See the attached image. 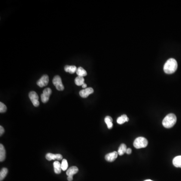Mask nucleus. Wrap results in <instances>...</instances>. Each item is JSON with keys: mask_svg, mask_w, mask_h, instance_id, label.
<instances>
[{"mask_svg": "<svg viewBox=\"0 0 181 181\" xmlns=\"http://www.w3.org/2000/svg\"><path fill=\"white\" fill-rule=\"evenodd\" d=\"M73 176H70L67 177V180L68 181H73Z\"/></svg>", "mask_w": 181, "mask_h": 181, "instance_id": "26", "label": "nucleus"}, {"mask_svg": "<svg viewBox=\"0 0 181 181\" xmlns=\"http://www.w3.org/2000/svg\"><path fill=\"white\" fill-rule=\"evenodd\" d=\"M129 121V118L127 117V116L126 115H122L121 116L118 118L117 120V122L119 124H122L126 122H128Z\"/></svg>", "mask_w": 181, "mask_h": 181, "instance_id": "18", "label": "nucleus"}, {"mask_svg": "<svg viewBox=\"0 0 181 181\" xmlns=\"http://www.w3.org/2000/svg\"><path fill=\"white\" fill-rule=\"evenodd\" d=\"M127 149L126 145L124 143H122L119 146V149L118 150V154H119V156H122L125 153H126Z\"/></svg>", "mask_w": 181, "mask_h": 181, "instance_id": "19", "label": "nucleus"}, {"mask_svg": "<svg viewBox=\"0 0 181 181\" xmlns=\"http://www.w3.org/2000/svg\"><path fill=\"white\" fill-rule=\"evenodd\" d=\"M5 132V130L4 129V128L3 127H2V126H0V135L2 136V135H3L4 133Z\"/></svg>", "mask_w": 181, "mask_h": 181, "instance_id": "24", "label": "nucleus"}, {"mask_svg": "<svg viewBox=\"0 0 181 181\" xmlns=\"http://www.w3.org/2000/svg\"><path fill=\"white\" fill-rule=\"evenodd\" d=\"M52 90L50 88L45 89L43 91V93L41 95V99L43 103H46L49 100V97L51 94Z\"/></svg>", "mask_w": 181, "mask_h": 181, "instance_id": "6", "label": "nucleus"}, {"mask_svg": "<svg viewBox=\"0 0 181 181\" xmlns=\"http://www.w3.org/2000/svg\"><path fill=\"white\" fill-rule=\"evenodd\" d=\"M148 145L147 140L143 137H139L136 138L134 141L133 146L137 149L145 148Z\"/></svg>", "mask_w": 181, "mask_h": 181, "instance_id": "3", "label": "nucleus"}, {"mask_svg": "<svg viewBox=\"0 0 181 181\" xmlns=\"http://www.w3.org/2000/svg\"><path fill=\"white\" fill-rule=\"evenodd\" d=\"M82 88H85V89H86L87 87V85L86 84L84 83V84L83 85H82Z\"/></svg>", "mask_w": 181, "mask_h": 181, "instance_id": "27", "label": "nucleus"}, {"mask_svg": "<svg viewBox=\"0 0 181 181\" xmlns=\"http://www.w3.org/2000/svg\"><path fill=\"white\" fill-rule=\"evenodd\" d=\"M178 63L174 58H169L166 61L163 67V71L167 74H172L177 71Z\"/></svg>", "mask_w": 181, "mask_h": 181, "instance_id": "1", "label": "nucleus"}, {"mask_svg": "<svg viewBox=\"0 0 181 181\" xmlns=\"http://www.w3.org/2000/svg\"><path fill=\"white\" fill-rule=\"evenodd\" d=\"M84 82H85V79L84 77H79V76H77L74 80V83L76 84V85H77L78 86H82L85 83Z\"/></svg>", "mask_w": 181, "mask_h": 181, "instance_id": "20", "label": "nucleus"}, {"mask_svg": "<svg viewBox=\"0 0 181 181\" xmlns=\"http://www.w3.org/2000/svg\"><path fill=\"white\" fill-rule=\"evenodd\" d=\"M177 122V117L175 115L171 113L167 115L163 120V125L166 128H171L175 125Z\"/></svg>", "mask_w": 181, "mask_h": 181, "instance_id": "2", "label": "nucleus"}, {"mask_svg": "<svg viewBox=\"0 0 181 181\" xmlns=\"http://www.w3.org/2000/svg\"><path fill=\"white\" fill-rule=\"evenodd\" d=\"M77 70V68L75 65H65L64 67V71L66 72L70 73L71 74H74Z\"/></svg>", "mask_w": 181, "mask_h": 181, "instance_id": "13", "label": "nucleus"}, {"mask_svg": "<svg viewBox=\"0 0 181 181\" xmlns=\"http://www.w3.org/2000/svg\"><path fill=\"white\" fill-rule=\"evenodd\" d=\"M78 172H79L78 168L77 166H73L67 169L66 174H67V175L68 176H73L74 175L77 174Z\"/></svg>", "mask_w": 181, "mask_h": 181, "instance_id": "12", "label": "nucleus"}, {"mask_svg": "<svg viewBox=\"0 0 181 181\" xmlns=\"http://www.w3.org/2000/svg\"><path fill=\"white\" fill-rule=\"evenodd\" d=\"M46 160H61L62 159V156L61 154H53L51 153H48L46 154L45 156Z\"/></svg>", "mask_w": 181, "mask_h": 181, "instance_id": "8", "label": "nucleus"}, {"mask_svg": "<svg viewBox=\"0 0 181 181\" xmlns=\"http://www.w3.org/2000/svg\"><path fill=\"white\" fill-rule=\"evenodd\" d=\"M6 159V150L3 144H0V161L2 162Z\"/></svg>", "mask_w": 181, "mask_h": 181, "instance_id": "14", "label": "nucleus"}, {"mask_svg": "<svg viewBox=\"0 0 181 181\" xmlns=\"http://www.w3.org/2000/svg\"><path fill=\"white\" fill-rule=\"evenodd\" d=\"M52 83L55 86V88L58 90H64V86L62 83L61 79L59 76H56L54 77Z\"/></svg>", "mask_w": 181, "mask_h": 181, "instance_id": "4", "label": "nucleus"}, {"mask_svg": "<svg viewBox=\"0 0 181 181\" xmlns=\"http://www.w3.org/2000/svg\"><path fill=\"white\" fill-rule=\"evenodd\" d=\"M152 181V180H145V181Z\"/></svg>", "mask_w": 181, "mask_h": 181, "instance_id": "28", "label": "nucleus"}, {"mask_svg": "<svg viewBox=\"0 0 181 181\" xmlns=\"http://www.w3.org/2000/svg\"><path fill=\"white\" fill-rule=\"evenodd\" d=\"M131 152H132V150H131V149H130V148H128V149H127L126 153H127V154H130L131 153Z\"/></svg>", "mask_w": 181, "mask_h": 181, "instance_id": "25", "label": "nucleus"}, {"mask_svg": "<svg viewBox=\"0 0 181 181\" xmlns=\"http://www.w3.org/2000/svg\"><path fill=\"white\" fill-rule=\"evenodd\" d=\"M118 154V152L115 151L108 153L105 156V160L108 162H114L117 159Z\"/></svg>", "mask_w": 181, "mask_h": 181, "instance_id": "10", "label": "nucleus"}, {"mask_svg": "<svg viewBox=\"0 0 181 181\" xmlns=\"http://www.w3.org/2000/svg\"><path fill=\"white\" fill-rule=\"evenodd\" d=\"M94 93V89L92 88H87L85 89L80 90L79 93L80 96L82 98H86L89 96L90 94Z\"/></svg>", "mask_w": 181, "mask_h": 181, "instance_id": "9", "label": "nucleus"}, {"mask_svg": "<svg viewBox=\"0 0 181 181\" xmlns=\"http://www.w3.org/2000/svg\"><path fill=\"white\" fill-rule=\"evenodd\" d=\"M7 111V107L3 103L0 102V112L5 113Z\"/></svg>", "mask_w": 181, "mask_h": 181, "instance_id": "23", "label": "nucleus"}, {"mask_svg": "<svg viewBox=\"0 0 181 181\" xmlns=\"http://www.w3.org/2000/svg\"><path fill=\"white\" fill-rule=\"evenodd\" d=\"M61 165V169L62 171H66L68 168V163H67V161L66 159L62 160Z\"/></svg>", "mask_w": 181, "mask_h": 181, "instance_id": "22", "label": "nucleus"}, {"mask_svg": "<svg viewBox=\"0 0 181 181\" xmlns=\"http://www.w3.org/2000/svg\"><path fill=\"white\" fill-rule=\"evenodd\" d=\"M104 120H105V122L106 124H107L108 129H111L113 127V123H112L113 119L111 117L109 116H106Z\"/></svg>", "mask_w": 181, "mask_h": 181, "instance_id": "16", "label": "nucleus"}, {"mask_svg": "<svg viewBox=\"0 0 181 181\" xmlns=\"http://www.w3.org/2000/svg\"><path fill=\"white\" fill-rule=\"evenodd\" d=\"M174 166L177 168H181V156H177L173 160Z\"/></svg>", "mask_w": 181, "mask_h": 181, "instance_id": "15", "label": "nucleus"}, {"mask_svg": "<svg viewBox=\"0 0 181 181\" xmlns=\"http://www.w3.org/2000/svg\"><path fill=\"white\" fill-rule=\"evenodd\" d=\"M29 97L33 105L35 107H38L39 105V97L37 94L34 91H31L29 94Z\"/></svg>", "mask_w": 181, "mask_h": 181, "instance_id": "5", "label": "nucleus"}, {"mask_svg": "<svg viewBox=\"0 0 181 181\" xmlns=\"http://www.w3.org/2000/svg\"><path fill=\"white\" fill-rule=\"evenodd\" d=\"M49 83V77L47 74H44L37 82V85L40 88L46 86Z\"/></svg>", "mask_w": 181, "mask_h": 181, "instance_id": "7", "label": "nucleus"}, {"mask_svg": "<svg viewBox=\"0 0 181 181\" xmlns=\"http://www.w3.org/2000/svg\"><path fill=\"white\" fill-rule=\"evenodd\" d=\"M54 171L55 174H61V165L58 161H55L54 163Z\"/></svg>", "mask_w": 181, "mask_h": 181, "instance_id": "11", "label": "nucleus"}, {"mask_svg": "<svg viewBox=\"0 0 181 181\" xmlns=\"http://www.w3.org/2000/svg\"><path fill=\"white\" fill-rule=\"evenodd\" d=\"M8 169L7 168H4L1 170L0 172V181H3L4 179L6 177L7 175Z\"/></svg>", "mask_w": 181, "mask_h": 181, "instance_id": "21", "label": "nucleus"}, {"mask_svg": "<svg viewBox=\"0 0 181 181\" xmlns=\"http://www.w3.org/2000/svg\"><path fill=\"white\" fill-rule=\"evenodd\" d=\"M76 73L77 74V76L79 77H84L87 75L86 71L85 69H84L82 67H79V68H77V70L76 71Z\"/></svg>", "mask_w": 181, "mask_h": 181, "instance_id": "17", "label": "nucleus"}]
</instances>
